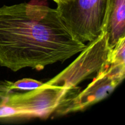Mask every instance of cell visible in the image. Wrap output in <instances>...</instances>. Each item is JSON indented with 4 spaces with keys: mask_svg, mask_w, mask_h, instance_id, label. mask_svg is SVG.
<instances>
[{
    "mask_svg": "<svg viewBox=\"0 0 125 125\" xmlns=\"http://www.w3.org/2000/svg\"><path fill=\"white\" fill-rule=\"evenodd\" d=\"M56 10L74 37L91 42L103 31L107 0H62Z\"/></svg>",
    "mask_w": 125,
    "mask_h": 125,
    "instance_id": "3957f363",
    "label": "cell"
},
{
    "mask_svg": "<svg viewBox=\"0 0 125 125\" xmlns=\"http://www.w3.org/2000/svg\"><path fill=\"white\" fill-rule=\"evenodd\" d=\"M43 83L35 79L30 78H24L20 79L15 83H12L10 85V89L12 92L13 90H34L37 88L40 87Z\"/></svg>",
    "mask_w": 125,
    "mask_h": 125,
    "instance_id": "52a82bcc",
    "label": "cell"
},
{
    "mask_svg": "<svg viewBox=\"0 0 125 125\" xmlns=\"http://www.w3.org/2000/svg\"><path fill=\"white\" fill-rule=\"evenodd\" d=\"M125 65L109 63L81 91L62 101L54 113L58 115L83 111L109 96L123 81Z\"/></svg>",
    "mask_w": 125,
    "mask_h": 125,
    "instance_id": "5b68a950",
    "label": "cell"
},
{
    "mask_svg": "<svg viewBox=\"0 0 125 125\" xmlns=\"http://www.w3.org/2000/svg\"><path fill=\"white\" fill-rule=\"evenodd\" d=\"M74 37L56 9L37 3L0 7V65L13 72L42 70L86 48Z\"/></svg>",
    "mask_w": 125,
    "mask_h": 125,
    "instance_id": "6da1fadb",
    "label": "cell"
},
{
    "mask_svg": "<svg viewBox=\"0 0 125 125\" xmlns=\"http://www.w3.org/2000/svg\"><path fill=\"white\" fill-rule=\"evenodd\" d=\"M104 31L112 49L121 38L125 37V0H107Z\"/></svg>",
    "mask_w": 125,
    "mask_h": 125,
    "instance_id": "8992f818",
    "label": "cell"
},
{
    "mask_svg": "<svg viewBox=\"0 0 125 125\" xmlns=\"http://www.w3.org/2000/svg\"><path fill=\"white\" fill-rule=\"evenodd\" d=\"M52 1H54L55 2H56V3H59V2H61V1H62V0H52Z\"/></svg>",
    "mask_w": 125,
    "mask_h": 125,
    "instance_id": "9c48e42d",
    "label": "cell"
},
{
    "mask_svg": "<svg viewBox=\"0 0 125 125\" xmlns=\"http://www.w3.org/2000/svg\"><path fill=\"white\" fill-rule=\"evenodd\" d=\"M12 82L8 81H0V103L7 96L10 92Z\"/></svg>",
    "mask_w": 125,
    "mask_h": 125,
    "instance_id": "ba28073f",
    "label": "cell"
},
{
    "mask_svg": "<svg viewBox=\"0 0 125 125\" xmlns=\"http://www.w3.org/2000/svg\"><path fill=\"white\" fill-rule=\"evenodd\" d=\"M111 50L107 33L103 30L97 39L87 45L72 63L47 83L65 89L68 96H72L79 90L77 87L78 84L95 77L109 63Z\"/></svg>",
    "mask_w": 125,
    "mask_h": 125,
    "instance_id": "277c9868",
    "label": "cell"
},
{
    "mask_svg": "<svg viewBox=\"0 0 125 125\" xmlns=\"http://www.w3.org/2000/svg\"><path fill=\"white\" fill-rule=\"evenodd\" d=\"M68 94L47 82L25 93L10 92L0 103V120L15 118H46L54 113Z\"/></svg>",
    "mask_w": 125,
    "mask_h": 125,
    "instance_id": "7a4b0ae2",
    "label": "cell"
}]
</instances>
